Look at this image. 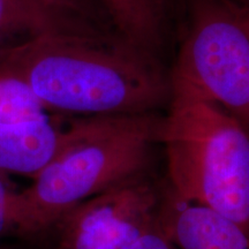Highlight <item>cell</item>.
Wrapping results in <instances>:
<instances>
[{
  "instance_id": "cell-9",
  "label": "cell",
  "mask_w": 249,
  "mask_h": 249,
  "mask_svg": "<svg viewBox=\"0 0 249 249\" xmlns=\"http://www.w3.org/2000/svg\"><path fill=\"white\" fill-rule=\"evenodd\" d=\"M45 116V107L20 77L0 71V124L18 123Z\"/></svg>"
},
{
  "instance_id": "cell-12",
  "label": "cell",
  "mask_w": 249,
  "mask_h": 249,
  "mask_svg": "<svg viewBox=\"0 0 249 249\" xmlns=\"http://www.w3.org/2000/svg\"><path fill=\"white\" fill-rule=\"evenodd\" d=\"M235 1L240 2V4L247 6V7H249V0H235Z\"/></svg>"
},
{
  "instance_id": "cell-3",
  "label": "cell",
  "mask_w": 249,
  "mask_h": 249,
  "mask_svg": "<svg viewBox=\"0 0 249 249\" xmlns=\"http://www.w3.org/2000/svg\"><path fill=\"white\" fill-rule=\"evenodd\" d=\"M161 120L151 112L73 121L52 160L22 191L34 234L53 227L83 201L143 174L160 142Z\"/></svg>"
},
{
  "instance_id": "cell-7",
  "label": "cell",
  "mask_w": 249,
  "mask_h": 249,
  "mask_svg": "<svg viewBox=\"0 0 249 249\" xmlns=\"http://www.w3.org/2000/svg\"><path fill=\"white\" fill-rule=\"evenodd\" d=\"M158 227L178 249H249V233L219 211L173 198L160 208Z\"/></svg>"
},
{
  "instance_id": "cell-10",
  "label": "cell",
  "mask_w": 249,
  "mask_h": 249,
  "mask_svg": "<svg viewBox=\"0 0 249 249\" xmlns=\"http://www.w3.org/2000/svg\"><path fill=\"white\" fill-rule=\"evenodd\" d=\"M13 235H34L22 192L9 186L0 172V247L4 238Z\"/></svg>"
},
{
  "instance_id": "cell-4",
  "label": "cell",
  "mask_w": 249,
  "mask_h": 249,
  "mask_svg": "<svg viewBox=\"0 0 249 249\" xmlns=\"http://www.w3.org/2000/svg\"><path fill=\"white\" fill-rule=\"evenodd\" d=\"M172 79L229 112L249 132V7L235 0H188Z\"/></svg>"
},
{
  "instance_id": "cell-6",
  "label": "cell",
  "mask_w": 249,
  "mask_h": 249,
  "mask_svg": "<svg viewBox=\"0 0 249 249\" xmlns=\"http://www.w3.org/2000/svg\"><path fill=\"white\" fill-rule=\"evenodd\" d=\"M49 36L119 37L103 0H0V53Z\"/></svg>"
},
{
  "instance_id": "cell-5",
  "label": "cell",
  "mask_w": 249,
  "mask_h": 249,
  "mask_svg": "<svg viewBox=\"0 0 249 249\" xmlns=\"http://www.w3.org/2000/svg\"><path fill=\"white\" fill-rule=\"evenodd\" d=\"M160 208L154 185L139 174L67 211L54 224L58 249H132L158 226Z\"/></svg>"
},
{
  "instance_id": "cell-14",
  "label": "cell",
  "mask_w": 249,
  "mask_h": 249,
  "mask_svg": "<svg viewBox=\"0 0 249 249\" xmlns=\"http://www.w3.org/2000/svg\"><path fill=\"white\" fill-rule=\"evenodd\" d=\"M166 1H167V0H166Z\"/></svg>"
},
{
  "instance_id": "cell-11",
  "label": "cell",
  "mask_w": 249,
  "mask_h": 249,
  "mask_svg": "<svg viewBox=\"0 0 249 249\" xmlns=\"http://www.w3.org/2000/svg\"><path fill=\"white\" fill-rule=\"evenodd\" d=\"M132 249H178L165 236L160 227H156L133 246Z\"/></svg>"
},
{
  "instance_id": "cell-13",
  "label": "cell",
  "mask_w": 249,
  "mask_h": 249,
  "mask_svg": "<svg viewBox=\"0 0 249 249\" xmlns=\"http://www.w3.org/2000/svg\"><path fill=\"white\" fill-rule=\"evenodd\" d=\"M0 249H6V248H4V247H0Z\"/></svg>"
},
{
  "instance_id": "cell-2",
  "label": "cell",
  "mask_w": 249,
  "mask_h": 249,
  "mask_svg": "<svg viewBox=\"0 0 249 249\" xmlns=\"http://www.w3.org/2000/svg\"><path fill=\"white\" fill-rule=\"evenodd\" d=\"M160 142L173 198L219 211L249 233V132L182 81L171 77Z\"/></svg>"
},
{
  "instance_id": "cell-1",
  "label": "cell",
  "mask_w": 249,
  "mask_h": 249,
  "mask_svg": "<svg viewBox=\"0 0 249 249\" xmlns=\"http://www.w3.org/2000/svg\"><path fill=\"white\" fill-rule=\"evenodd\" d=\"M0 71L23 80L45 110L86 117L151 113L171 97L160 58L120 37H40L2 51Z\"/></svg>"
},
{
  "instance_id": "cell-8",
  "label": "cell",
  "mask_w": 249,
  "mask_h": 249,
  "mask_svg": "<svg viewBox=\"0 0 249 249\" xmlns=\"http://www.w3.org/2000/svg\"><path fill=\"white\" fill-rule=\"evenodd\" d=\"M64 129L48 116L0 124V172L35 177L61 147Z\"/></svg>"
}]
</instances>
